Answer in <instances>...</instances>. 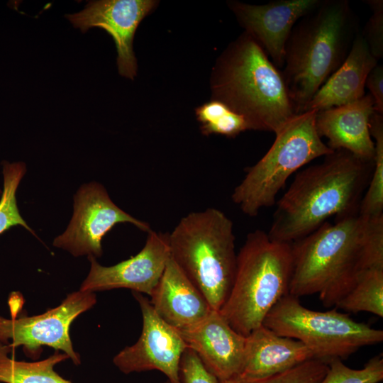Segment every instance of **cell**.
I'll return each instance as SVG.
<instances>
[{
  "mask_svg": "<svg viewBox=\"0 0 383 383\" xmlns=\"http://www.w3.org/2000/svg\"><path fill=\"white\" fill-rule=\"evenodd\" d=\"M292 248L289 294H318L324 306H335L362 271L383 268V217L357 213L326 221Z\"/></svg>",
  "mask_w": 383,
  "mask_h": 383,
  "instance_id": "1",
  "label": "cell"
},
{
  "mask_svg": "<svg viewBox=\"0 0 383 383\" xmlns=\"http://www.w3.org/2000/svg\"><path fill=\"white\" fill-rule=\"evenodd\" d=\"M374 167V159L340 149L324 156L321 163L299 172L277 202L269 238L292 243L330 217L358 213Z\"/></svg>",
  "mask_w": 383,
  "mask_h": 383,
  "instance_id": "2",
  "label": "cell"
},
{
  "mask_svg": "<svg viewBox=\"0 0 383 383\" xmlns=\"http://www.w3.org/2000/svg\"><path fill=\"white\" fill-rule=\"evenodd\" d=\"M359 31L348 0H321L294 25L281 74L297 114L344 62Z\"/></svg>",
  "mask_w": 383,
  "mask_h": 383,
  "instance_id": "3",
  "label": "cell"
},
{
  "mask_svg": "<svg viewBox=\"0 0 383 383\" xmlns=\"http://www.w3.org/2000/svg\"><path fill=\"white\" fill-rule=\"evenodd\" d=\"M211 88L213 99L243 116L249 130L275 134L297 114L281 71L245 32L221 56Z\"/></svg>",
  "mask_w": 383,
  "mask_h": 383,
  "instance_id": "4",
  "label": "cell"
},
{
  "mask_svg": "<svg viewBox=\"0 0 383 383\" xmlns=\"http://www.w3.org/2000/svg\"><path fill=\"white\" fill-rule=\"evenodd\" d=\"M292 243L271 240L262 230L250 233L237 254L230 293L218 311L246 337L263 323L273 306L289 294L292 273Z\"/></svg>",
  "mask_w": 383,
  "mask_h": 383,
  "instance_id": "5",
  "label": "cell"
},
{
  "mask_svg": "<svg viewBox=\"0 0 383 383\" xmlns=\"http://www.w3.org/2000/svg\"><path fill=\"white\" fill-rule=\"evenodd\" d=\"M235 239L233 221L213 207L187 214L168 233L170 257L215 311L234 280Z\"/></svg>",
  "mask_w": 383,
  "mask_h": 383,
  "instance_id": "6",
  "label": "cell"
},
{
  "mask_svg": "<svg viewBox=\"0 0 383 383\" xmlns=\"http://www.w3.org/2000/svg\"><path fill=\"white\" fill-rule=\"evenodd\" d=\"M316 113L308 111L295 115L275 133L265 155L245 169L243 179L231 194L233 202L244 214L253 217L262 209L274 205L277 194L293 173L334 151L317 133Z\"/></svg>",
  "mask_w": 383,
  "mask_h": 383,
  "instance_id": "7",
  "label": "cell"
},
{
  "mask_svg": "<svg viewBox=\"0 0 383 383\" xmlns=\"http://www.w3.org/2000/svg\"><path fill=\"white\" fill-rule=\"evenodd\" d=\"M296 296L287 294L269 311L263 325L277 335L304 343L314 359L328 362L345 360L360 348L383 340V331L353 320L336 309L318 311L304 307Z\"/></svg>",
  "mask_w": 383,
  "mask_h": 383,
  "instance_id": "8",
  "label": "cell"
},
{
  "mask_svg": "<svg viewBox=\"0 0 383 383\" xmlns=\"http://www.w3.org/2000/svg\"><path fill=\"white\" fill-rule=\"evenodd\" d=\"M129 223L149 232L148 223L134 218L120 209L110 198L105 187L96 182L82 185L74 197V212L65 231L53 240V245L74 257H99L101 241L112 228Z\"/></svg>",
  "mask_w": 383,
  "mask_h": 383,
  "instance_id": "9",
  "label": "cell"
},
{
  "mask_svg": "<svg viewBox=\"0 0 383 383\" xmlns=\"http://www.w3.org/2000/svg\"><path fill=\"white\" fill-rule=\"evenodd\" d=\"M96 302L94 292L77 291L67 296L57 307L33 316L6 318L0 315V342L11 348L23 346L30 355H37L43 345L61 350L74 365L80 357L73 348L70 328L81 313Z\"/></svg>",
  "mask_w": 383,
  "mask_h": 383,
  "instance_id": "10",
  "label": "cell"
},
{
  "mask_svg": "<svg viewBox=\"0 0 383 383\" xmlns=\"http://www.w3.org/2000/svg\"><path fill=\"white\" fill-rule=\"evenodd\" d=\"M133 294L142 313V332L135 344L113 357L114 365L126 374L158 370L170 383H182L179 362L187 348L183 338L155 313L148 298L138 292Z\"/></svg>",
  "mask_w": 383,
  "mask_h": 383,
  "instance_id": "11",
  "label": "cell"
},
{
  "mask_svg": "<svg viewBox=\"0 0 383 383\" xmlns=\"http://www.w3.org/2000/svg\"><path fill=\"white\" fill-rule=\"evenodd\" d=\"M87 257L90 270L80 291L95 292L124 288L150 296L170 257L168 233L151 229L138 253L111 266L100 265L93 256Z\"/></svg>",
  "mask_w": 383,
  "mask_h": 383,
  "instance_id": "12",
  "label": "cell"
},
{
  "mask_svg": "<svg viewBox=\"0 0 383 383\" xmlns=\"http://www.w3.org/2000/svg\"><path fill=\"white\" fill-rule=\"evenodd\" d=\"M156 4L157 1L151 0L91 1L80 12L65 16L83 33L93 27L104 29L116 44L119 74L133 79L137 72L133 50L134 35L139 23Z\"/></svg>",
  "mask_w": 383,
  "mask_h": 383,
  "instance_id": "13",
  "label": "cell"
},
{
  "mask_svg": "<svg viewBox=\"0 0 383 383\" xmlns=\"http://www.w3.org/2000/svg\"><path fill=\"white\" fill-rule=\"evenodd\" d=\"M321 0H276L262 5L231 1L228 5L238 22L263 49L273 65L282 68L285 46L296 22Z\"/></svg>",
  "mask_w": 383,
  "mask_h": 383,
  "instance_id": "14",
  "label": "cell"
},
{
  "mask_svg": "<svg viewBox=\"0 0 383 383\" xmlns=\"http://www.w3.org/2000/svg\"><path fill=\"white\" fill-rule=\"evenodd\" d=\"M178 331L187 348L196 354L206 370L218 381L240 374L245 337L233 329L218 311L213 310L194 327Z\"/></svg>",
  "mask_w": 383,
  "mask_h": 383,
  "instance_id": "15",
  "label": "cell"
},
{
  "mask_svg": "<svg viewBox=\"0 0 383 383\" xmlns=\"http://www.w3.org/2000/svg\"><path fill=\"white\" fill-rule=\"evenodd\" d=\"M374 112L372 96L340 106L317 111L315 125L318 135L328 139L331 150H345L365 159L372 160L374 143L370 133L369 123Z\"/></svg>",
  "mask_w": 383,
  "mask_h": 383,
  "instance_id": "16",
  "label": "cell"
},
{
  "mask_svg": "<svg viewBox=\"0 0 383 383\" xmlns=\"http://www.w3.org/2000/svg\"><path fill=\"white\" fill-rule=\"evenodd\" d=\"M150 296L155 313L177 331L194 327L213 311L204 295L171 257Z\"/></svg>",
  "mask_w": 383,
  "mask_h": 383,
  "instance_id": "17",
  "label": "cell"
},
{
  "mask_svg": "<svg viewBox=\"0 0 383 383\" xmlns=\"http://www.w3.org/2000/svg\"><path fill=\"white\" fill-rule=\"evenodd\" d=\"M313 359V353L301 341L279 335L262 324L245 337L243 366L238 377H266Z\"/></svg>",
  "mask_w": 383,
  "mask_h": 383,
  "instance_id": "18",
  "label": "cell"
},
{
  "mask_svg": "<svg viewBox=\"0 0 383 383\" xmlns=\"http://www.w3.org/2000/svg\"><path fill=\"white\" fill-rule=\"evenodd\" d=\"M377 65V60L359 31L344 62L317 91L303 112H317L360 99L365 95L367 77Z\"/></svg>",
  "mask_w": 383,
  "mask_h": 383,
  "instance_id": "19",
  "label": "cell"
},
{
  "mask_svg": "<svg viewBox=\"0 0 383 383\" xmlns=\"http://www.w3.org/2000/svg\"><path fill=\"white\" fill-rule=\"evenodd\" d=\"M11 348L0 342V382L73 383L57 373L55 366L69 358L56 351L49 357L36 362L17 360L9 355Z\"/></svg>",
  "mask_w": 383,
  "mask_h": 383,
  "instance_id": "20",
  "label": "cell"
},
{
  "mask_svg": "<svg viewBox=\"0 0 383 383\" xmlns=\"http://www.w3.org/2000/svg\"><path fill=\"white\" fill-rule=\"evenodd\" d=\"M337 309L370 312L383 317V268L362 271L353 287L335 305Z\"/></svg>",
  "mask_w": 383,
  "mask_h": 383,
  "instance_id": "21",
  "label": "cell"
},
{
  "mask_svg": "<svg viewBox=\"0 0 383 383\" xmlns=\"http://www.w3.org/2000/svg\"><path fill=\"white\" fill-rule=\"evenodd\" d=\"M369 129L371 137L374 138V167L358 213L375 219L383 217V116L374 112L370 119Z\"/></svg>",
  "mask_w": 383,
  "mask_h": 383,
  "instance_id": "22",
  "label": "cell"
},
{
  "mask_svg": "<svg viewBox=\"0 0 383 383\" xmlns=\"http://www.w3.org/2000/svg\"><path fill=\"white\" fill-rule=\"evenodd\" d=\"M3 189L0 199V235L13 226H20L35 235V232L21 216L16 199V192L26 174L23 162H1Z\"/></svg>",
  "mask_w": 383,
  "mask_h": 383,
  "instance_id": "23",
  "label": "cell"
},
{
  "mask_svg": "<svg viewBox=\"0 0 383 383\" xmlns=\"http://www.w3.org/2000/svg\"><path fill=\"white\" fill-rule=\"evenodd\" d=\"M195 112L201 133L205 135L217 134L235 138L249 130L248 123L243 116L217 99L197 107Z\"/></svg>",
  "mask_w": 383,
  "mask_h": 383,
  "instance_id": "24",
  "label": "cell"
},
{
  "mask_svg": "<svg viewBox=\"0 0 383 383\" xmlns=\"http://www.w3.org/2000/svg\"><path fill=\"white\" fill-rule=\"evenodd\" d=\"M328 369L319 383H379L383 379L382 354L372 357L360 370L345 365L340 359L328 361Z\"/></svg>",
  "mask_w": 383,
  "mask_h": 383,
  "instance_id": "25",
  "label": "cell"
},
{
  "mask_svg": "<svg viewBox=\"0 0 383 383\" xmlns=\"http://www.w3.org/2000/svg\"><path fill=\"white\" fill-rule=\"evenodd\" d=\"M328 369V362L313 359L292 369L262 378L235 377L218 383H319Z\"/></svg>",
  "mask_w": 383,
  "mask_h": 383,
  "instance_id": "26",
  "label": "cell"
},
{
  "mask_svg": "<svg viewBox=\"0 0 383 383\" xmlns=\"http://www.w3.org/2000/svg\"><path fill=\"white\" fill-rule=\"evenodd\" d=\"M372 14L361 33L371 54L377 59L383 57V1H364Z\"/></svg>",
  "mask_w": 383,
  "mask_h": 383,
  "instance_id": "27",
  "label": "cell"
},
{
  "mask_svg": "<svg viewBox=\"0 0 383 383\" xmlns=\"http://www.w3.org/2000/svg\"><path fill=\"white\" fill-rule=\"evenodd\" d=\"M179 377L182 383H218V379L206 370L196 354L187 348L180 360Z\"/></svg>",
  "mask_w": 383,
  "mask_h": 383,
  "instance_id": "28",
  "label": "cell"
},
{
  "mask_svg": "<svg viewBox=\"0 0 383 383\" xmlns=\"http://www.w3.org/2000/svg\"><path fill=\"white\" fill-rule=\"evenodd\" d=\"M365 86L374 101V111L383 116V66L377 65L367 77Z\"/></svg>",
  "mask_w": 383,
  "mask_h": 383,
  "instance_id": "29",
  "label": "cell"
},
{
  "mask_svg": "<svg viewBox=\"0 0 383 383\" xmlns=\"http://www.w3.org/2000/svg\"><path fill=\"white\" fill-rule=\"evenodd\" d=\"M1 195H2V189L0 188V199H1Z\"/></svg>",
  "mask_w": 383,
  "mask_h": 383,
  "instance_id": "30",
  "label": "cell"
},
{
  "mask_svg": "<svg viewBox=\"0 0 383 383\" xmlns=\"http://www.w3.org/2000/svg\"><path fill=\"white\" fill-rule=\"evenodd\" d=\"M162 383H170L168 380L164 382H162Z\"/></svg>",
  "mask_w": 383,
  "mask_h": 383,
  "instance_id": "31",
  "label": "cell"
}]
</instances>
